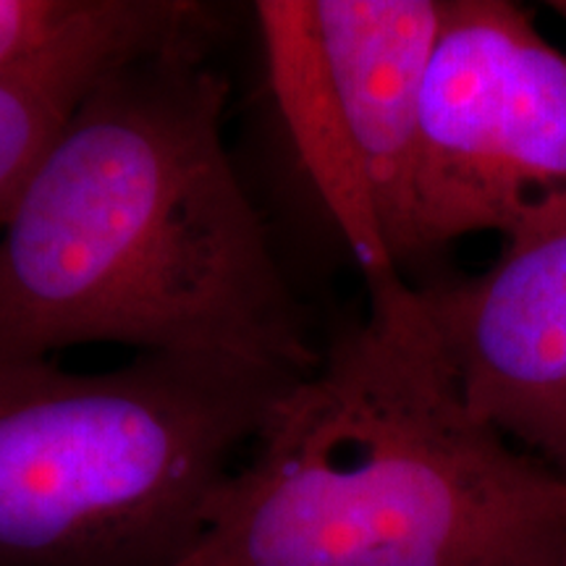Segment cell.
<instances>
[{
    "label": "cell",
    "instance_id": "6da1fadb",
    "mask_svg": "<svg viewBox=\"0 0 566 566\" xmlns=\"http://www.w3.org/2000/svg\"><path fill=\"white\" fill-rule=\"evenodd\" d=\"M205 53L113 71L76 105L0 229V365L87 344L307 375L321 363L226 145Z\"/></svg>",
    "mask_w": 566,
    "mask_h": 566
},
{
    "label": "cell",
    "instance_id": "277c9868",
    "mask_svg": "<svg viewBox=\"0 0 566 566\" xmlns=\"http://www.w3.org/2000/svg\"><path fill=\"white\" fill-rule=\"evenodd\" d=\"M254 19L275 108L363 279L401 271L443 0H258Z\"/></svg>",
    "mask_w": 566,
    "mask_h": 566
},
{
    "label": "cell",
    "instance_id": "ba28073f",
    "mask_svg": "<svg viewBox=\"0 0 566 566\" xmlns=\"http://www.w3.org/2000/svg\"><path fill=\"white\" fill-rule=\"evenodd\" d=\"M87 95L45 76L0 80V229L34 166Z\"/></svg>",
    "mask_w": 566,
    "mask_h": 566
},
{
    "label": "cell",
    "instance_id": "9c48e42d",
    "mask_svg": "<svg viewBox=\"0 0 566 566\" xmlns=\"http://www.w3.org/2000/svg\"><path fill=\"white\" fill-rule=\"evenodd\" d=\"M495 566H566V520L537 527Z\"/></svg>",
    "mask_w": 566,
    "mask_h": 566
},
{
    "label": "cell",
    "instance_id": "30bf717a",
    "mask_svg": "<svg viewBox=\"0 0 566 566\" xmlns=\"http://www.w3.org/2000/svg\"><path fill=\"white\" fill-rule=\"evenodd\" d=\"M546 9H548L551 13H556V17L562 19V21H566V0H548Z\"/></svg>",
    "mask_w": 566,
    "mask_h": 566
},
{
    "label": "cell",
    "instance_id": "8992f818",
    "mask_svg": "<svg viewBox=\"0 0 566 566\" xmlns=\"http://www.w3.org/2000/svg\"><path fill=\"white\" fill-rule=\"evenodd\" d=\"M417 292L470 412L566 483V226Z\"/></svg>",
    "mask_w": 566,
    "mask_h": 566
},
{
    "label": "cell",
    "instance_id": "5b68a950",
    "mask_svg": "<svg viewBox=\"0 0 566 566\" xmlns=\"http://www.w3.org/2000/svg\"><path fill=\"white\" fill-rule=\"evenodd\" d=\"M566 226V51L512 0H443L424 74L409 260Z\"/></svg>",
    "mask_w": 566,
    "mask_h": 566
},
{
    "label": "cell",
    "instance_id": "52a82bcc",
    "mask_svg": "<svg viewBox=\"0 0 566 566\" xmlns=\"http://www.w3.org/2000/svg\"><path fill=\"white\" fill-rule=\"evenodd\" d=\"M221 9L195 0H0V80L45 76L92 92L166 53H208Z\"/></svg>",
    "mask_w": 566,
    "mask_h": 566
},
{
    "label": "cell",
    "instance_id": "7a4b0ae2",
    "mask_svg": "<svg viewBox=\"0 0 566 566\" xmlns=\"http://www.w3.org/2000/svg\"><path fill=\"white\" fill-rule=\"evenodd\" d=\"M365 286L179 566H495L566 520L564 480L470 412L415 283Z\"/></svg>",
    "mask_w": 566,
    "mask_h": 566
},
{
    "label": "cell",
    "instance_id": "3957f363",
    "mask_svg": "<svg viewBox=\"0 0 566 566\" xmlns=\"http://www.w3.org/2000/svg\"><path fill=\"white\" fill-rule=\"evenodd\" d=\"M302 375L205 354L0 365V566H179Z\"/></svg>",
    "mask_w": 566,
    "mask_h": 566
}]
</instances>
